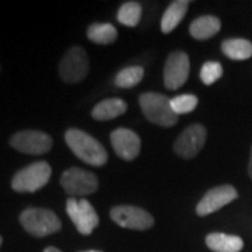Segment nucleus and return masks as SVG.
Listing matches in <instances>:
<instances>
[{
	"label": "nucleus",
	"mask_w": 252,
	"mask_h": 252,
	"mask_svg": "<svg viewBox=\"0 0 252 252\" xmlns=\"http://www.w3.org/2000/svg\"><path fill=\"white\" fill-rule=\"evenodd\" d=\"M0 72H1V66H0Z\"/></svg>",
	"instance_id": "28"
},
{
	"label": "nucleus",
	"mask_w": 252,
	"mask_h": 252,
	"mask_svg": "<svg viewBox=\"0 0 252 252\" xmlns=\"http://www.w3.org/2000/svg\"><path fill=\"white\" fill-rule=\"evenodd\" d=\"M83 252H101V251H94V250H91V251H83Z\"/></svg>",
	"instance_id": "27"
},
{
	"label": "nucleus",
	"mask_w": 252,
	"mask_h": 252,
	"mask_svg": "<svg viewBox=\"0 0 252 252\" xmlns=\"http://www.w3.org/2000/svg\"><path fill=\"white\" fill-rule=\"evenodd\" d=\"M221 51L231 61H247L252 56V42L244 38H230L221 44Z\"/></svg>",
	"instance_id": "18"
},
{
	"label": "nucleus",
	"mask_w": 252,
	"mask_h": 252,
	"mask_svg": "<svg viewBox=\"0 0 252 252\" xmlns=\"http://www.w3.org/2000/svg\"><path fill=\"white\" fill-rule=\"evenodd\" d=\"M87 36L91 42L99 45H109L115 42L118 36L117 28L108 23H94L87 28Z\"/></svg>",
	"instance_id": "19"
},
{
	"label": "nucleus",
	"mask_w": 252,
	"mask_h": 252,
	"mask_svg": "<svg viewBox=\"0 0 252 252\" xmlns=\"http://www.w3.org/2000/svg\"><path fill=\"white\" fill-rule=\"evenodd\" d=\"M127 111V104L121 98H107L98 102L93 111L91 117L95 121H111L124 115Z\"/></svg>",
	"instance_id": "15"
},
{
	"label": "nucleus",
	"mask_w": 252,
	"mask_h": 252,
	"mask_svg": "<svg viewBox=\"0 0 252 252\" xmlns=\"http://www.w3.org/2000/svg\"><path fill=\"white\" fill-rule=\"evenodd\" d=\"M1 244H3V238H1V235H0V248H1Z\"/></svg>",
	"instance_id": "26"
},
{
	"label": "nucleus",
	"mask_w": 252,
	"mask_h": 252,
	"mask_svg": "<svg viewBox=\"0 0 252 252\" xmlns=\"http://www.w3.org/2000/svg\"><path fill=\"white\" fill-rule=\"evenodd\" d=\"M221 23L215 16H200L195 18L189 27V34L198 41H206L220 31Z\"/></svg>",
	"instance_id": "14"
},
{
	"label": "nucleus",
	"mask_w": 252,
	"mask_h": 252,
	"mask_svg": "<svg viewBox=\"0 0 252 252\" xmlns=\"http://www.w3.org/2000/svg\"><path fill=\"white\" fill-rule=\"evenodd\" d=\"M52 168L46 161H35L14 174L11 188L20 193H32L44 188L51 180Z\"/></svg>",
	"instance_id": "4"
},
{
	"label": "nucleus",
	"mask_w": 252,
	"mask_h": 252,
	"mask_svg": "<svg viewBox=\"0 0 252 252\" xmlns=\"http://www.w3.org/2000/svg\"><path fill=\"white\" fill-rule=\"evenodd\" d=\"M118 21L126 27H136L142 18V6L137 1H126L124 3L117 14Z\"/></svg>",
	"instance_id": "20"
},
{
	"label": "nucleus",
	"mask_w": 252,
	"mask_h": 252,
	"mask_svg": "<svg viewBox=\"0 0 252 252\" xmlns=\"http://www.w3.org/2000/svg\"><path fill=\"white\" fill-rule=\"evenodd\" d=\"M143 115L152 124L170 127L178 122V115L172 111L171 99L158 93H144L139 97Z\"/></svg>",
	"instance_id": "3"
},
{
	"label": "nucleus",
	"mask_w": 252,
	"mask_h": 252,
	"mask_svg": "<svg viewBox=\"0 0 252 252\" xmlns=\"http://www.w3.org/2000/svg\"><path fill=\"white\" fill-rule=\"evenodd\" d=\"M44 252H62L61 250H58V248H55V247H48L44 250Z\"/></svg>",
	"instance_id": "25"
},
{
	"label": "nucleus",
	"mask_w": 252,
	"mask_h": 252,
	"mask_svg": "<svg viewBox=\"0 0 252 252\" xmlns=\"http://www.w3.org/2000/svg\"><path fill=\"white\" fill-rule=\"evenodd\" d=\"M20 224L28 234L42 238L61 231V219L52 210L45 207H27L20 215Z\"/></svg>",
	"instance_id": "2"
},
{
	"label": "nucleus",
	"mask_w": 252,
	"mask_h": 252,
	"mask_svg": "<svg viewBox=\"0 0 252 252\" xmlns=\"http://www.w3.org/2000/svg\"><path fill=\"white\" fill-rule=\"evenodd\" d=\"M61 185L69 196H86L98 189V178L93 172L72 167L62 174Z\"/></svg>",
	"instance_id": "6"
},
{
	"label": "nucleus",
	"mask_w": 252,
	"mask_h": 252,
	"mask_svg": "<svg viewBox=\"0 0 252 252\" xmlns=\"http://www.w3.org/2000/svg\"><path fill=\"white\" fill-rule=\"evenodd\" d=\"M90 70V61L80 46H72L66 51L59 63V76L67 84L80 83Z\"/></svg>",
	"instance_id": "5"
},
{
	"label": "nucleus",
	"mask_w": 252,
	"mask_h": 252,
	"mask_svg": "<svg viewBox=\"0 0 252 252\" xmlns=\"http://www.w3.org/2000/svg\"><path fill=\"white\" fill-rule=\"evenodd\" d=\"M238 198V192L233 185H220L207 190L196 206V215L209 216Z\"/></svg>",
	"instance_id": "12"
},
{
	"label": "nucleus",
	"mask_w": 252,
	"mask_h": 252,
	"mask_svg": "<svg viewBox=\"0 0 252 252\" xmlns=\"http://www.w3.org/2000/svg\"><path fill=\"white\" fill-rule=\"evenodd\" d=\"M199 99L193 94H181L171 98V108L177 115L189 114L198 107Z\"/></svg>",
	"instance_id": "22"
},
{
	"label": "nucleus",
	"mask_w": 252,
	"mask_h": 252,
	"mask_svg": "<svg viewBox=\"0 0 252 252\" xmlns=\"http://www.w3.org/2000/svg\"><path fill=\"white\" fill-rule=\"evenodd\" d=\"M206 143V127L200 124L188 126L175 140L174 152L181 158H193L196 157Z\"/></svg>",
	"instance_id": "10"
},
{
	"label": "nucleus",
	"mask_w": 252,
	"mask_h": 252,
	"mask_svg": "<svg viewBox=\"0 0 252 252\" xmlns=\"http://www.w3.org/2000/svg\"><path fill=\"white\" fill-rule=\"evenodd\" d=\"M188 0H175L167 7L161 18V31L164 34H170L180 26L188 11Z\"/></svg>",
	"instance_id": "16"
},
{
	"label": "nucleus",
	"mask_w": 252,
	"mask_h": 252,
	"mask_svg": "<svg viewBox=\"0 0 252 252\" xmlns=\"http://www.w3.org/2000/svg\"><path fill=\"white\" fill-rule=\"evenodd\" d=\"M66 213L72 219L77 231L83 235H90L99 224L98 215L87 199H67Z\"/></svg>",
	"instance_id": "7"
},
{
	"label": "nucleus",
	"mask_w": 252,
	"mask_h": 252,
	"mask_svg": "<svg viewBox=\"0 0 252 252\" xmlns=\"http://www.w3.org/2000/svg\"><path fill=\"white\" fill-rule=\"evenodd\" d=\"M144 77V69L142 66H127L118 73L115 84L119 89H132L137 86Z\"/></svg>",
	"instance_id": "21"
},
{
	"label": "nucleus",
	"mask_w": 252,
	"mask_h": 252,
	"mask_svg": "<svg viewBox=\"0 0 252 252\" xmlns=\"http://www.w3.org/2000/svg\"><path fill=\"white\" fill-rule=\"evenodd\" d=\"M64 142L81 161L94 167H102L108 161V154L105 147L95 137L80 129H67L64 133Z\"/></svg>",
	"instance_id": "1"
},
{
	"label": "nucleus",
	"mask_w": 252,
	"mask_h": 252,
	"mask_svg": "<svg viewBox=\"0 0 252 252\" xmlns=\"http://www.w3.org/2000/svg\"><path fill=\"white\" fill-rule=\"evenodd\" d=\"M109 216L118 225L129 230L144 231L154 224V217L139 206H115L111 209Z\"/></svg>",
	"instance_id": "9"
},
{
	"label": "nucleus",
	"mask_w": 252,
	"mask_h": 252,
	"mask_svg": "<svg viewBox=\"0 0 252 252\" xmlns=\"http://www.w3.org/2000/svg\"><path fill=\"white\" fill-rule=\"evenodd\" d=\"M221 76H223V66L219 62H215V61H209L200 69V80L203 81V84H206V86H212Z\"/></svg>",
	"instance_id": "23"
},
{
	"label": "nucleus",
	"mask_w": 252,
	"mask_h": 252,
	"mask_svg": "<svg viewBox=\"0 0 252 252\" xmlns=\"http://www.w3.org/2000/svg\"><path fill=\"white\" fill-rule=\"evenodd\" d=\"M248 175L252 180V147H251V156H250V162H248Z\"/></svg>",
	"instance_id": "24"
},
{
	"label": "nucleus",
	"mask_w": 252,
	"mask_h": 252,
	"mask_svg": "<svg viewBox=\"0 0 252 252\" xmlns=\"http://www.w3.org/2000/svg\"><path fill=\"white\" fill-rule=\"evenodd\" d=\"M10 146L20 153L41 156L52 149L54 139L41 130H21L10 137Z\"/></svg>",
	"instance_id": "8"
},
{
	"label": "nucleus",
	"mask_w": 252,
	"mask_h": 252,
	"mask_svg": "<svg viewBox=\"0 0 252 252\" xmlns=\"http://www.w3.org/2000/svg\"><path fill=\"white\" fill-rule=\"evenodd\" d=\"M190 63L189 56L182 51H175L168 55L164 64V86L168 90L181 89L189 77Z\"/></svg>",
	"instance_id": "11"
},
{
	"label": "nucleus",
	"mask_w": 252,
	"mask_h": 252,
	"mask_svg": "<svg viewBox=\"0 0 252 252\" xmlns=\"http://www.w3.org/2000/svg\"><path fill=\"white\" fill-rule=\"evenodd\" d=\"M111 144L119 156L125 161H133L140 153V137L133 130L127 127H118L111 133Z\"/></svg>",
	"instance_id": "13"
},
{
	"label": "nucleus",
	"mask_w": 252,
	"mask_h": 252,
	"mask_svg": "<svg viewBox=\"0 0 252 252\" xmlns=\"http://www.w3.org/2000/svg\"><path fill=\"white\" fill-rule=\"evenodd\" d=\"M206 245L213 252H240L243 250V238L224 233H212L206 237Z\"/></svg>",
	"instance_id": "17"
}]
</instances>
